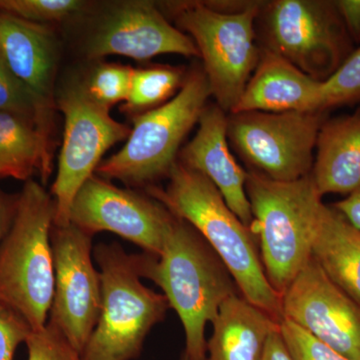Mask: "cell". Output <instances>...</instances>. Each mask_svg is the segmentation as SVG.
I'll return each mask as SVG.
<instances>
[{"label":"cell","instance_id":"ffe728a7","mask_svg":"<svg viewBox=\"0 0 360 360\" xmlns=\"http://www.w3.org/2000/svg\"><path fill=\"white\" fill-rule=\"evenodd\" d=\"M278 324L243 295H232L212 321L205 360H262L270 333Z\"/></svg>","mask_w":360,"mask_h":360},{"label":"cell","instance_id":"603a6c76","mask_svg":"<svg viewBox=\"0 0 360 360\" xmlns=\"http://www.w3.org/2000/svg\"><path fill=\"white\" fill-rule=\"evenodd\" d=\"M134 71L129 65L101 63L84 80L85 89L96 103L110 110L129 98Z\"/></svg>","mask_w":360,"mask_h":360},{"label":"cell","instance_id":"4316f807","mask_svg":"<svg viewBox=\"0 0 360 360\" xmlns=\"http://www.w3.org/2000/svg\"><path fill=\"white\" fill-rule=\"evenodd\" d=\"M279 330L295 360H350L288 319L279 322Z\"/></svg>","mask_w":360,"mask_h":360},{"label":"cell","instance_id":"5b68a950","mask_svg":"<svg viewBox=\"0 0 360 360\" xmlns=\"http://www.w3.org/2000/svg\"><path fill=\"white\" fill-rule=\"evenodd\" d=\"M94 258L101 281V309L82 360H131L170 309L167 297L141 283L135 255L101 243Z\"/></svg>","mask_w":360,"mask_h":360},{"label":"cell","instance_id":"30bf717a","mask_svg":"<svg viewBox=\"0 0 360 360\" xmlns=\"http://www.w3.org/2000/svg\"><path fill=\"white\" fill-rule=\"evenodd\" d=\"M58 108L65 116V132L51 194L56 207L54 225L65 226L70 224V207L79 189L94 175L104 153L127 139L131 129L96 103L84 82H71L65 87Z\"/></svg>","mask_w":360,"mask_h":360},{"label":"cell","instance_id":"8992f818","mask_svg":"<svg viewBox=\"0 0 360 360\" xmlns=\"http://www.w3.org/2000/svg\"><path fill=\"white\" fill-rule=\"evenodd\" d=\"M212 96L202 68L186 75L181 89L155 110L132 116L134 127L122 149L101 161L97 175L130 186H150L168 177L179 160L182 142Z\"/></svg>","mask_w":360,"mask_h":360},{"label":"cell","instance_id":"cb8c5ba5","mask_svg":"<svg viewBox=\"0 0 360 360\" xmlns=\"http://www.w3.org/2000/svg\"><path fill=\"white\" fill-rule=\"evenodd\" d=\"M322 110L328 111L360 103V45L322 84Z\"/></svg>","mask_w":360,"mask_h":360},{"label":"cell","instance_id":"9c48e42d","mask_svg":"<svg viewBox=\"0 0 360 360\" xmlns=\"http://www.w3.org/2000/svg\"><path fill=\"white\" fill-rule=\"evenodd\" d=\"M303 179L279 182L248 170L246 194L265 276L283 296L311 258L303 212Z\"/></svg>","mask_w":360,"mask_h":360},{"label":"cell","instance_id":"2e32d148","mask_svg":"<svg viewBox=\"0 0 360 360\" xmlns=\"http://www.w3.org/2000/svg\"><path fill=\"white\" fill-rule=\"evenodd\" d=\"M302 205L311 257L360 304V231L322 201L310 174L303 179Z\"/></svg>","mask_w":360,"mask_h":360},{"label":"cell","instance_id":"5bb4252c","mask_svg":"<svg viewBox=\"0 0 360 360\" xmlns=\"http://www.w3.org/2000/svg\"><path fill=\"white\" fill-rule=\"evenodd\" d=\"M86 54L92 59L122 56L136 60H148L160 54L200 58L193 40L172 25L150 1H127L116 6L89 39Z\"/></svg>","mask_w":360,"mask_h":360},{"label":"cell","instance_id":"ba28073f","mask_svg":"<svg viewBox=\"0 0 360 360\" xmlns=\"http://www.w3.org/2000/svg\"><path fill=\"white\" fill-rule=\"evenodd\" d=\"M328 111L229 113L227 137L251 172L279 182L309 176L317 136Z\"/></svg>","mask_w":360,"mask_h":360},{"label":"cell","instance_id":"9a60e30c","mask_svg":"<svg viewBox=\"0 0 360 360\" xmlns=\"http://www.w3.org/2000/svg\"><path fill=\"white\" fill-rule=\"evenodd\" d=\"M44 25L0 11V52L9 70L32 97L37 129L49 142L56 45Z\"/></svg>","mask_w":360,"mask_h":360},{"label":"cell","instance_id":"836d02e7","mask_svg":"<svg viewBox=\"0 0 360 360\" xmlns=\"http://www.w3.org/2000/svg\"><path fill=\"white\" fill-rule=\"evenodd\" d=\"M1 177H13V179H16V174L13 168L9 167L6 163L0 161V179Z\"/></svg>","mask_w":360,"mask_h":360},{"label":"cell","instance_id":"6da1fadb","mask_svg":"<svg viewBox=\"0 0 360 360\" xmlns=\"http://www.w3.org/2000/svg\"><path fill=\"white\" fill-rule=\"evenodd\" d=\"M153 200L200 232L231 272L240 295L274 321L283 319L281 296L265 276L255 236L207 177L177 160L165 188L148 186Z\"/></svg>","mask_w":360,"mask_h":360},{"label":"cell","instance_id":"f1b7e54d","mask_svg":"<svg viewBox=\"0 0 360 360\" xmlns=\"http://www.w3.org/2000/svg\"><path fill=\"white\" fill-rule=\"evenodd\" d=\"M32 331L20 314L0 302V360H13L18 345L25 342Z\"/></svg>","mask_w":360,"mask_h":360},{"label":"cell","instance_id":"e0dca14e","mask_svg":"<svg viewBox=\"0 0 360 360\" xmlns=\"http://www.w3.org/2000/svg\"><path fill=\"white\" fill-rule=\"evenodd\" d=\"M179 161L207 177L232 212L250 229L253 217L245 189L248 172L232 155L227 137V115L217 103L205 106L198 131L179 151Z\"/></svg>","mask_w":360,"mask_h":360},{"label":"cell","instance_id":"f546056e","mask_svg":"<svg viewBox=\"0 0 360 360\" xmlns=\"http://www.w3.org/2000/svg\"><path fill=\"white\" fill-rule=\"evenodd\" d=\"M335 4L355 46L360 45V0H335Z\"/></svg>","mask_w":360,"mask_h":360},{"label":"cell","instance_id":"277c9868","mask_svg":"<svg viewBox=\"0 0 360 360\" xmlns=\"http://www.w3.org/2000/svg\"><path fill=\"white\" fill-rule=\"evenodd\" d=\"M262 1L175 2V26L193 40L212 96L231 112L259 59L257 18Z\"/></svg>","mask_w":360,"mask_h":360},{"label":"cell","instance_id":"1f68e13d","mask_svg":"<svg viewBox=\"0 0 360 360\" xmlns=\"http://www.w3.org/2000/svg\"><path fill=\"white\" fill-rule=\"evenodd\" d=\"M262 360H295L284 342L279 324L270 333Z\"/></svg>","mask_w":360,"mask_h":360},{"label":"cell","instance_id":"44dd1931","mask_svg":"<svg viewBox=\"0 0 360 360\" xmlns=\"http://www.w3.org/2000/svg\"><path fill=\"white\" fill-rule=\"evenodd\" d=\"M0 161L13 168L16 179L28 180L39 170L44 182L51 172L49 143L34 123L0 111Z\"/></svg>","mask_w":360,"mask_h":360},{"label":"cell","instance_id":"4fadbf2b","mask_svg":"<svg viewBox=\"0 0 360 360\" xmlns=\"http://www.w3.org/2000/svg\"><path fill=\"white\" fill-rule=\"evenodd\" d=\"M283 319L350 360H360V304L311 257L281 296Z\"/></svg>","mask_w":360,"mask_h":360},{"label":"cell","instance_id":"7a4b0ae2","mask_svg":"<svg viewBox=\"0 0 360 360\" xmlns=\"http://www.w3.org/2000/svg\"><path fill=\"white\" fill-rule=\"evenodd\" d=\"M141 278L160 286L186 333L189 360H205V326L222 303L239 290L219 255L202 236L175 217L160 255H135Z\"/></svg>","mask_w":360,"mask_h":360},{"label":"cell","instance_id":"4dcf8cb0","mask_svg":"<svg viewBox=\"0 0 360 360\" xmlns=\"http://www.w3.org/2000/svg\"><path fill=\"white\" fill-rule=\"evenodd\" d=\"M331 206L360 231V184L347 198L336 201Z\"/></svg>","mask_w":360,"mask_h":360},{"label":"cell","instance_id":"e575fe53","mask_svg":"<svg viewBox=\"0 0 360 360\" xmlns=\"http://www.w3.org/2000/svg\"><path fill=\"white\" fill-rule=\"evenodd\" d=\"M180 360H189L188 356H187L186 352H184V354H182L181 359Z\"/></svg>","mask_w":360,"mask_h":360},{"label":"cell","instance_id":"7402d4cb","mask_svg":"<svg viewBox=\"0 0 360 360\" xmlns=\"http://www.w3.org/2000/svg\"><path fill=\"white\" fill-rule=\"evenodd\" d=\"M186 73L180 68L155 65L134 70L129 98L122 110L139 115L162 105L181 89Z\"/></svg>","mask_w":360,"mask_h":360},{"label":"cell","instance_id":"484cf974","mask_svg":"<svg viewBox=\"0 0 360 360\" xmlns=\"http://www.w3.org/2000/svg\"><path fill=\"white\" fill-rule=\"evenodd\" d=\"M25 343L27 360H82V355L49 322L44 328L32 331Z\"/></svg>","mask_w":360,"mask_h":360},{"label":"cell","instance_id":"8fae6325","mask_svg":"<svg viewBox=\"0 0 360 360\" xmlns=\"http://www.w3.org/2000/svg\"><path fill=\"white\" fill-rule=\"evenodd\" d=\"M92 236L73 224L51 231L54 293L49 322L82 355L98 321L101 281Z\"/></svg>","mask_w":360,"mask_h":360},{"label":"cell","instance_id":"3957f363","mask_svg":"<svg viewBox=\"0 0 360 360\" xmlns=\"http://www.w3.org/2000/svg\"><path fill=\"white\" fill-rule=\"evenodd\" d=\"M51 194L26 180L11 226L0 245V302L20 315L32 331L49 322L54 293Z\"/></svg>","mask_w":360,"mask_h":360},{"label":"cell","instance_id":"7c38bea8","mask_svg":"<svg viewBox=\"0 0 360 360\" xmlns=\"http://www.w3.org/2000/svg\"><path fill=\"white\" fill-rule=\"evenodd\" d=\"M174 219L150 196L120 188L96 174L79 189L70 212V224L90 236L112 232L156 257Z\"/></svg>","mask_w":360,"mask_h":360},{"label":"cell","instance_id":"ac0fdd59","mask_svg":"<svg viewBox=\"0 0 360 360\" xmlns=\"http://www.w3.org/2000/svg\"><path fill=\"white\" fill-rule=\"evenodd\" d=\"M322 84L274 52L260 49L257 68L229 113L324 111Z\"/></svg>","mask_w":360,"mask_h":360},{"label":"cell","instance_id":"d4e9b609","mask_svg":"<svg viewBox=\"0 0 360 360\" xmlns=\"http://www.w3.org/2000/svg\"><path fill=\"white\" fill-rule=\"evenodd\" d=\"M84 6L78 0H0V11L40 25L65 20Z\"/></svg>","mask_w":360,"mask_h":360},{"label":"cell","instance_id":"d6a6232c","mask_svg":"<svg viewBox=\"0 0 360 360\" xmlns=\"http://www.w3.org/2000/svg\"><path fill=\"white\" fill-rule=\"evenodd\" d=\"M15 202L16 200L13 202L6 194L0 191V245L11 226L14 210H15Z\"/></svg>","mask_w":360,"mask_h":360},{"label":"cell","instance_id":"83f0119b","mask_svg":"<svg viewBox=\"0 0 360 360\" xmlns=\"http://www.w3.org/2000/svg\"><path fill=\"white\" fill-rule=\"evenodd\" d=\"M0 111L22 116L34 123L37 127V108L32 98L9 70L1 52H0Z\"/></svg>","mask_w":360,"mask_h":360},{"label":"cell","instance_id":"52a82bcc","mask_svg":"<svg viewBox=\"0 0 360 360\" xmlns=\"http://www.w3.org/2000/svg\"><path fill=\"white\" fill-rule=\"evenodd\" d=\"M255 28L260 49L317 82H326L356 47L335 0L262 1Z\"/></svg>","mask_w":360,"mask_h":360},{"label":"cell","instance_id":"d6986e66","mask_svg":"<svg viewBox=\"0 0 360 360\" xmlns=\"http://www.w3.org/2000/svg\"><path fill=\"white\" fill-rule=\"evenodd\" d=\"M316 191L348 195L360 184V108L326 118L317 136L311 174Z\"/></svg>","mask_w":360,"mask_h":360}]
</instances>
